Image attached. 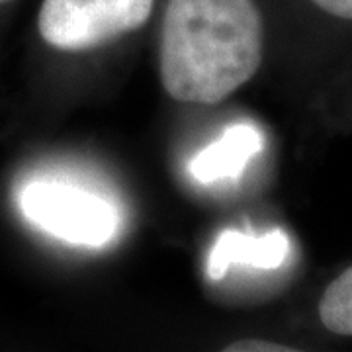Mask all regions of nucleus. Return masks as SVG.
Listing matches in <instances>:
<instances>
[{"instance_id":"obj_1","label":"nucleus","mask_w":352,"mask_h":352,"mask_svg":"<svg viewBox=\"0 0 352 352\" xmlns=\"http://www.w3.org/2000/svg\"><path fill=\"white\" fill-rule=\"evenodd\" d=\"M264 22L254 0H168L159 75L182 104L214 106L247 85L263 63Z\"/></svg>"},{"instance_id":"obj_6","label":"nucleus","mask_w":352,"mask_h":352,"mask_svg":"<svg viewBox=\"0 0 352 352\" xmlns=\"http://www.w3.org/2000/svg\"><path fill=\"white\" fill-rule=\"evenodd\" d=\"M319 319L331 333L352 337V266L325 288L319 300Z\"/></svg>"},{"instance_id":"obj_4","label":"nucleus","mask_w":352,"mask_h":352,"mask_svg":"<svg viewBox=\"0 0 352 352\" xmlns=\"http://www.w3.org/2000/svg\"><path fill=\"white\" fill-rule=\"evenodd\" d=\"M289 254V239L282 229L264 235H247L227 229L217 239L206 261V274L210 280H221L231 266L251 268H278L286 263Z\"/></svg>"},{"instance_id":"obj_9","label":"nucleus","mask_w":352,"mask_h":352,"mask_svg":"<svg viewBox=\"0 0 352 352\" xmlns=\"http://www.w3.org/2000/svg\"><path fill=\"white\" fill-rule=\"evenodd\" d=\"M2 2H8V0H0V4H2Z\"/></svg>"},{"instance_id":"obj_5","label":"nucleus","mask_w":352,"mask_h":352,"mask_svg":"<svg viewBox=\"0 0 352 352\" xmlns=\"http://www.w3.org/2000/svg\"><path fill=\"white\" fill-rule=\"evenodd\" d=\"M263 133L252 124H233L226 133L200 151L190 163V173L198 182H215L219 178H235L245 164L263 149Z\"/></svg>"},{"instance_id":"obj_7","label":"nucleus","mask_w":352,"mask_h":352,"mask_svg":"<svg viewBox=\"0 0 352 352\" xmlns=\"http://www.w3.org/2000/svg\"><path fill=\"white\" fill-rule=\"evenodd\" d=\"M227 352H292L296 349L280 344V342H272V340H261V339H247L237 340L233 344L226 346Z\"/></svg>"},{"instance_id":"obj_2","label":"nucleus","mask_w":352,"mask_h":352,"mask_svg":"<svg viewBox=\"0 0 352 352\" xmlns=\"http://www.w3.org/2000/svg\"><path fill=\"white\" fill-rule=\"evenodd\" d=\"M155 0H43L38 16L41 39L59 51L80 53L139 30Z\"/></svg>"},{"instance_id":"obj_3","label":"nucleus","mask_w":352,"mask_h":352,"mask_svg":"<svg viewBox=\"0 0 352 352\" xmlns=\"http://www.w3.org/2000/svg\"><path fill=\"white\" fill-rule=\"evenodd\" d=\"M20 210L30 223L76 247H104L120 227L110 201L59 182H30L20 192Z\"/></svg>"},{"instance_id":"obj_8","label":"nucleus","mask_w":352,"mask_h":352,"mask_svg":"<svg viewBox=\"0 0 352 352\" xmlns=\"http://www.w3.org/2000/svg\"><path fill=\"white\" fill-rule=\"evenodd\" d=\"M314 2L331 16L352 20V0H314Z\"/></svg>"}]
</instances>
